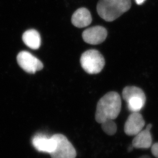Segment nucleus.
Here are the masks:
<instances>
[{
  "label": "nucleus",
  "mask_w": 158,
  "mask_h": 158,
  "mask_svg": "<svg viewBox=\"0 0 158 158\" xmlns=\"http://www.w3.org/2000/svg\"><path fill=\"white\" fill-rule=\"evenodd\" d=\"M108 36L104 27L97 26L87 29L82 33L83 40L91 45H98L104 42Z\"/></svg>",
  "instance_id": "8"
},
{
  "label": "nucleus",
  "mask_w": 158,
  "mask_h": 158,
  "mask_svg": "<svg viewBox=\"0 0 158 158\" xmlns=\"http://www.w3.org/2000/svg\"><path fill=\"white\" fill-rule=\"evenodd\" d=\"M22 39L24 44L31 49H37L40 47V35L36 30L30 29L25 32L23 35Z\"/></svg>",
  "instance_id": "12"
},
{
  "label": "nucleus",
  "mask_w": 158,
  "mask_h": 158,
  "mask_svg": "<svg viewBox=\"0 0 158 158\" xmlns=\"http://www.w3.org/2000/svg\"><path fill=\"white\" fill-rule=\"evenodd\" d=\"M151 151L152 155L158 158V142L152 145L151 146Z\"/></svg>",
  "instance_id": "14"
},
{
  "label": "nucleus",
  "mask_w": 158,
  "mask_h": 158,
  "mask_svg": "<svg viewBox=\"0 0 158 158\" xmlns=\"http://www.w3.org/2000/svg\"><path fill=\"white\" fill-rule=\"evenodd\" d=\"M101 124L102 130L108 135L112 136L116 133L117 127L113 120H108L102 123Z\"/></svg>",
  "instance_id": "13"
},
{
  "label": "nucleus",
  "mask_w": 158,
  "mask_h": 158,
  "mask_svg": "<svg viewBox=\"0 0 158 158\" xmlns=\"http://www.w3.org/2000/svg\"><path fill=\"white\" fill-rule=\"evenodd\" d=\"M32 144L38 152L50 155L56 146V142L53 136L50 137L43 134H37L32 139Z\"/></svg>",
  "instance_id": "9"
},
{
  "label": "nucleus",
  "mask_w": 158,
  "mask_h": 158,
  "mask_svg": "<svg viewBox=\"0 0 158 158\" xmlns=\"http://www.w3.org/2000/svg\"><path fill=\"white\" fill-rule=\"evenodd\" d=\"M131 5V0H100L97 12L105 21L112 22L128 11Z\"/></svg>",
  "instance_id": "2"
},
{
  "label": "nucleus",
  "mask_w": 158,
  "mask_h": 158,
  "mask_svg": "<svg viewBox=\"0 0 158 158\" xmlns=\"http://www.w3.org/2000/svg\"><path fill=\"white\" fill-rule=\"evenodd\" d=\"M72 23L78 28H84L90 25L92 22V17L90 11L85 8L77 10L72 18Z\"/></svg>",
  "instance_id": "11"
},
{
  "label": "nucleus",
  "mask_w": 158,
  "mask_h": 158,
  "mask_svg": "<svg viewBox=\"0 0 158 158\" xmlns=\"http://www.w3.org/2000/svg\"><path fill=\"white\" fill-rule=\"evenodd\" d=\"M122 97L127 103L129 110L139 112L146 102V96L141 88L135 86H127L122 91Z\"/></svg>",
  "instance_id": "4"
},
{
  "label": "nucleus",
  "mask_w": 158,
  "mask_h": 158,
  "mask_svg": "<svg viewBox=\"0 0 158 158\" xmlns=\"http://www.w3.org/2000/svg\"><path fill=\"white\" fill-rule=\"evenodd\" d=\"M152 125L149 124L145 130H142L134 137L132 145L135 148L147 149L152 146V136L151 130Z\"/></svg>",
  "instance_id": "10"
},
{
  "label": "nucleus",
  "mask_w": 158,
  "mask_h": 158,
  "mask_svg": "<svg viewBox=\"0 0 158 158\" xmlns=\"http://www.w3.org/2000/svg\"><path fill=\"white\" fill-rule=\"evenodd\" d=\"M144 120L139 112H133L128 116L124 125V131L128 136H136L143 130Z\"/></svg>",
  "instance_id": "7"
},
{
  "label": "nucleus",
  "mask_w": 158,
  "mask_h": 158,
  "mask_svg": "<svg viewBox=\"0 0 158 158\" xmlns=\"http://www.w3.org/2000/svg\"><path fill=\"white\" fill-rule=\"evenodd\" d=\"M56 146L50 154L52 158H76L77 152L75 148L65 136L60 134L53 135Z\"/></svg>",
  "instance_id": "5"
},
{
  "label": "nucleus",
  "mask_w": 158,
  "mask_h": 158,
  "mask_svg": "<svg viewBox=\"0 0 158 158\" xmlns=\"http://www.w3.org/2000/svg\"><path fill=\"white\" fill-rule=\"evenodd\" d=\"M134 146H133V145L131 144V145H130V146L128 147V152H130V151H133V149H134Z\"/></svg>",
  "instance_id": "16"
},
{
  "label": "nucleus",
  "mask_w": 158,
  "mask_h": 158,
  "mask_svg": "<svg viewBox=\"0 0 158 158\" xmlns=\"http://www.w3.org/2000/svg\"><path fill=\"white\" fill-rule=\"evenodd\" d=\"M139 158H151V157L148 156H143L142 157H140Z\"/></svg>",
  "instance_id": "17"
},
{
  "label": "nucleus",
  "mask_w": 158,
  "mask_h": 158,
  "mask_svg": "<svg viewBox=\"0 0 158 158\" xmlns=\"http://www.w3.org/2000/svg\"><path fill=\"white\" fill-rule=\"evenodd\" d=\"M80 63L84 70L90 74L100 73L105 66L103 55L96 50H89L82 54Z\"/></svg>",
  "instance_id": "3"
},
{
  "label": "nucleus",
  "mask_w": 158,
  "mask_h": 158,
  "mask_svg": "<svg viewBox=\"0 0 158 158\" xmlns=\"http://www.w3.org/2000/svg\"><path fill=\"white\" fill-rule=\"evenodd\" d=\"M135 1H136V3H137V4L141 5L146 0H135Z\"/></svg>",
  "instance_id": "15"
},
{
  "label": "nucleus",
  "mask_w": 158,
  "mask_h": 158,
  "mask_svg": "<svg viewBox=\"0 0 158 158\" xmlns=\"http://www.w3.org/2000/svg\"><path fill=\"white\" fill-rule=\"evenodd\" d=\"M121 99L116 92L106 93L97 103L95 119L97 123L101 124L108 120L116 119L121 112Z\"/></svg>",
  "instance_id": "1"
},
{
  "label": "nucleus",
  "mask_w": 158,
  "mask_h": 158,
  "mask_svg": "<svg viewBox=\"0 0 158 158\" xmlns=\"http://www.w3.org/2000/svg\"><path fill=\"white\" fill-rule=\"evenodd\" d=\"M18 64L27 73L34 74L43 68L41 61L27 51H22L17 56Z\"/></svg>",
  "instance_id": "6"
}]
</instances>
